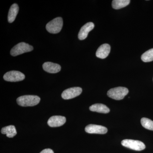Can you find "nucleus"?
Listing matches in <instances>:
<instances>
[{"label": "nucleus", "mask_w": 153, "mask_h": 153, "mask_svg": "<svg viewBox=\"0 0 153 153\" xmlns=\"http://www.w3.org/2000/svg\"><path fill=\"white\" fill-rule=\"evenodd\" d=\"M66 122V117L61 116H53L49 118L48 125L51 127H57L63 126Z\"/></svg>", "instance_id": "obj_9"}, {"label": "nucleus", "mask_w": 153, "mask_h": 153, "mask_svg": "<svg viewBox=\"0 0 153 153\" xmlns=\"http://www.w3.org/2000/svg\"><path fill=\"white\" fill-rule=\"evenodd\" d=\"M82 92V89L79 87L70 88L64 90L61 94L63 99L68 100L74 98L80 95Z\"/></svg>", "instance_id": "obj_7"}, {"label": "nucleus", "mask_w": 153, "mask_h": 153, "mask_svg": "<svg viewBox=\"0 0 153 153\" xmlns=\"http://www.w3.org/2000/svg\"><path fill=\"white\" fill-rule=\"evenodd\" d=\"M89 109L92 111L107 114L109 112V108L104 104L97 103L92 105L89 107Z\"/></svg>", "instance_id": "obj_13"}, {"label": "nucleus", "mask_w": 153, "mask_h": 153, "mask_svg": "<svg viewBox=\"0 0 153 153\" xmlns=\"http://www.w3.org/2000/svg\"><path fill=\"white\" fill-rule=\"evenodd\" d=\"M40 97L36 95H24L19 97L17 99V103L22 106H33L40 102Z\"/></svg>", "instance_id": "obj_1"}, {"label": "nucleus", "mask_w": 153, "mask_h": 153, "mask_svg": "<svg viewBox=\"0 0 153 153\" xmlns=\"http://www.w3.org/2000/svg\"><path fill=\"white\" fill-rule=\"evenodd\" d=\"M111 47L109 44H105L101 45L96 53L97 57L101 59L106 58L110 52Z\"/></svg>", "instance_id": "obj_11"}, {"label": "nucleus", "mask_w": 153, "mask_h": 153, "mask_svg": "<svg viewBox=\"0 0 153 153\" xmlns=\"http://www.w3.org/2000/svg\"><path fill=\"white\" fill-rule=\"evenodd\" d=\"M1 132L3 134H5L9 138L13 137L16 135L17 131L15 126L10 125L4 127L2 128Z\"/></svg>", "instance_id": "obj_15"}, {"label": "nucleus", "mask_w": 153, "mask_h": 153, "mask_svg": "<svg viewBox=\"0 0 153 153\" xmlns=\"http://www.w3.org/2000/svg\"><path fill=\"white\" fill-rule=\"evenodd\" d=\"M142 125L145 128L153 131V121L147 118H142L141 120Z\"/></svg>", "instance_id": "obj_18"}, {"label": "nucleus", "mask_w": 153, "mask_h": 153, "mask_svg": "<svg viewBox=\"0 0 153 153\" xmlns=\"http://www.w3.org/2000/svg\"><path fill=\"white\" fill-rule=\"evenodd\" d=\"M121 144L125 147L137 151L143 150L146 148L143 143L136 140H124L122 141Z\"/></svg>", "instance_id": "obj_5"}, {"label": "nucleus", "mask_w": 153, "mask_h": 153, "mask_svg": "<svg viewBox=\"0 0 153 153\" xmlns=\"http://www.w3.org/2000/svg\"><path fill=\"white\" fill-rule=\"evenodd\" d=\"M94 27V24L92 22H88L82 26L78 33V38L79 40H84L87 38L88 33L93 30Z\"/></svg>", "instance_id": "obj_10"}, {"label": "nucleus", "mask_w": 153, "mask_h": 153, "mask_svg": "<svg viewBox=\"0 0 153 153\" xmlns=\"http://www.w3.org/2000/svg\"><path fill=\"white\" fill-rule=\"evenodd\" d=\"M43 68L44 71L49 73H57L61 70L60 65L50 62L44 63L43 65Z\"/></svg>", "instance_id": "obj_12"}, {"label": "nucleus", "mask_w": 153, "mask_h": 153, "mask_svg": "<svg viewBox=\"0 0 153 153\" xmlns=\"http://www.w3.org/2000/svg\"><path fill=\"white\" fill-rule=\"evenodd\" d=\"M128 89L124 87H117L111 88L108 91L107 95L115 100H121L128 94Z\"/></svg>", "instance_id": "obj_2"}, {"label": "nucleus", "mask_w": 153, "mask_h": 153, "mask_svg": "<svg viewBox=\"0 0 153 153\" xmlns=\"http://www.w3.org/2000/svg\"><path fill=\"white\" fill-rule=\"evenodd\" d=\"M19 11V7L17 4H14L11 6L8 16V21L9 23H13L15 21Z\"/></svg>", "instance_id": "obj_14"}, {"label": "nucleus", "mask_w": 153, "mask_h": 153, "mask_svg": "<svg viewBox=\"0 0 153 153\" xmlns=\"http://www.w3.org/2000/svg\"><path fill=\"white\" fill-rule=\"evenodd\" d=\"M63 26V19L61 17H57L49 22L46 25V27L49 33L57 34L60 33Z\"/></svg>", "instance_id": "obj_3"}, {"label": "nucleus", "mask_w": 153, "mask_h": 153, "mask_svg": "<svg viewBox=\"0 0 153 153\" xmlns=\"http://www.w3.org/2000/svg\"><path fill=\"white\" fill-rule=\"evenodd\" d=\"M40 153H54L53 150L50 149H45L41 151Z\"/></svg>", "instance_id": "obj_19"}, {"label": "nucleus", "mask_w": 153, "mask_h": 153, "mask_svg": "<svg viewBox=\"0 0 153 153\" xmlns=\"http://www.w3.org/2000/svg\"><path fill=\"white\" fill-rule=\"evenodd\" d=\"M25 74L18 71H8L4 75V79L9 82H18L25 79Z\"/></svg>", "instance_id": "obj_6"}, {"label": "nucleus", "mask_w": 153, "mask_h": 153, "mask_svg": "<svg viewBox=\"0 0 153 153\" xmlns=\"http://www.w3.org/2000/svg\"><path fill=\"white\" fill-rule=\"evenodd\" d=\"M33 50V46L25 42H21L12 48L11 50L10 54L13 56H16L26 52H31Z\"/></svg>", "instance_id": "obj_4"}, {"label": "nucleus", "mask_w": 153, "mask_h": 153, "mask_svg": "<svg viewBox=\"0 0 153 153\" xmlns=\"http://www.w3.org/2000/svg\"><path fill=\"white\" fill-rule=\"evenodd\" d=\"M85 131L89 134H106L108 131L107 128L103 126L97 125L89 124L85 128Z\"/></svg>", "instance_id": "obj_8"}, {"label": "nucleus", "mask_w": 153, "mask_h": 153, "mask_svg": "<svg viewBox=\"0 0 153 153\" xmlns=\"http://www.w3.org/2000/svg\"><path fill=\"white\" fill-rule=\"evenodd\" d=\"M141 59L144 62H149L153 61V48L144 52L142 55Z\"/></svg>", "instance_id": "obj_17"}, {"label": "nucleus", "mask_w": 153, "mask_h": 153, "mask_svg": "<svg viewBox=\"0 0 153 153\" xmlns=\"http://www.w3.org/2000/svg\"><path fill=\"white\" fill-rule=\"evenodd\" d=\"M130 2V0H114L112 1V7L115 10H119L126 7Z\"/></svg>", "instance_id": "obj_16"}]
</instances>
